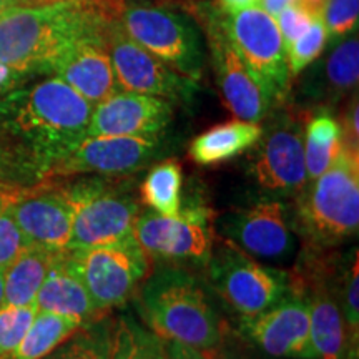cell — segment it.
<instances>
[{
  "label": "cell",
  "mask_w": 359,
  "mask_h": 359,
  "mask_svg": "<svg viewBox=\"0 0 359 359\" xmlns=\"http://www.w3.org/2000/svg\"><path fill=\"white\" fill-rule=\"evenodd\" d=\"M93 105L64 80L45 75L0 97V173L12 190L48 182L87 135Z\"/></svg>",
  "instance_id": "cell-1"
},
{
  "label": "cell",
  "mask_w": 359,
  "mask_h": 359,
  "mask_svg": "<svg viewBox=\"0 0 359 359\" xmlns=\"http://www.w3.org/2000/svg\"><path fill=\"white\" fill-rule=\"evenodd\" d=\"M122 0H45L0 12V62L47 75L67 48L102 32L122 12Z\"/></svg>",
  "instance_id": "cell-2"
},
{
  "label": "cell",
  "mask_w": 359,
  "mask_h": 359,
  "mask_svg": "<svg viewBox=\"0 0 359 359\" xmlns=\"http://www.w3.org/2000/svg\"><path fill=\"white\" fill-rule=\"evenodd\" d=\"M137 294L138 313L147 330L158 339L196 349H215L222 341V318L187 269H156L143 280Z\"/></svg>",
  "instance_id": "cell-3"
},
{
  "label": "cell",
  "mask_w": 359,
  "mask_h": 359,
  "mask_svg": "<svg viewBox=\"0 0 359 359\" xmlns=\"http://www.w3.org/2000/svg\"><path fill=\"white\" fill-rule=\"evenodd\" d=\"M294 230L308 251H327L359 226V150L344 143L334 163L296 195Z\"/></svg>",
  "instance_id": "cell-4"
},
{
  "label": "cell",
  "mask_w": 359,
  "mask_h": 359,
  "mask_svg": "<svg viewBox=\"0 0 359 359\" xmlns=\"http://www.w3.org/2000/svg\"><path fill=\"white\" fill-rule=\"evenodd\" d=\"M57 187L72 217L69 250L114 245L133 235L140 205L128 187L97 177Z\"/></svg>",
  "instance_id": "cell-5"
},
{
  "label": "cell",
  "mask_w": 359,
  "mask_h": 359,
  "mask_svg": "<svg viewBox=\"0 0 359 359\" xmlns=\"http://www.w3.org/2000/svg\"><path fill=\"white\" fill-rule=\"evenodd\" d=\"M205 266L213 290L240 316H255L294 294L291 273L257 262L228 240L213 245Z\"/></svg>",
  "instance_id": "cell-6"
},
{
  "label": "cell",
  "mask_w": 359,
  "mask_h": 359,
  "mask_svg": "<svg viewBox=\"0 0 359 359\" xmlns=\"http://www.w3.org/2000/svg\"><path fill=\"white\" fill-rule=\"evenodd\" d=\"M125 32L183 77L200 83L205 70L203 34L187 13L132 6L120 12Z\"/></svg>",
  "instance_id": "cell-7"
},
{
  "label": "cell",
  "mask_w": 359,
  "mask_h": 359,
  "mask_svg": "<svg viewBox=\"0 0 359 359\" xmlns=\"http://www.w3.org/2000/svg\"><path fill=\"white\" fill-rule=\"evenodd\" d=\"M67 255L102 316L127 303L150 275V258L133 235L114 245L69 250Z\"/></svg>",
  "instance_id": "cell-8"
},
{
  "label": "cell",
  "mask_w": 359,
  "mask_h": 359,
  "mask_svg": "<svg viewBox=\"0 0 359 359\" xmlns=\"http://www.w3.org/2000/svg\"><path fill=\"white\" fill-rule=\"evenodd\" d=\"M222 17L238 55L266 93L273 109L285 105L293 79L290 75L286 47L275 17L258 6L233 13L222 11Z\"/></svg>",
  "instance_id": "cell-9"
},
{
  "label": "cell",
  "mask_w": 359,
  "mask_h": 359,
  "mask_svg": "<svg viewBox=\"0 0 359 359\" xmlns=\"http://www.w3.org/2000/svg\"><path fill=\"white\" fill-rule=\"evenodd\" d=\"M262 135L251 148L250 173L273 196H296L308 183L302 115L281 109L264 116Z\"/></svg>",
  "instance_id": "cell-10"
},
{
  "label": "cell",
  "mask_w": 359,
  "mask_h": 359,
  "mask_svg": "<svg viewBox=\"0 0 359 359\" xmlns=\"http://www.w3.org/2000/svg\"><path fill=\"white\" fill-rule=\"evenodd\" d=\"M213 217L201 203L182 206L177 217L148 210L135 219L133 236L150 262L206 264L215 245Z\"/></svg>",
  "instance_id": "cell-11"
},
{
  "label": "cell",
  "mask_w": 359,
  "mask_h": 359,
  "mask_svg": "<svg viewBox=\"0 0 359 359\" xmlns=\"http://www.w3.org/2000/svg\"><path fill=\"white\" fill-rule=\"evenodd\" d=\"M195 12L203 27L210 60L223 103L236 118L262 123L264 116L271 111L273 103L238 55L235 45L224 29L222 11L217 4L201 2L196 6Z\"/></svg>",
  "instance_id": "cell-12"
},
{
  "label": "cell",
  "mask_w": 359,
  "mask_h": 359,
  "mask_svg": "<svg viewBox=\"0 0 359 359\" xmlns=\"http://www.w3.org/2000/svg\"><path fill=\"white\" fill-rule=\"evenodd\" d=\"M325 251H308L299 273H291L294 293L306 299L309 308V338L316 359H351L358 341L349 333L333 290L331 266Z\"/></svg>",
  "instance_id": "cell-13"
},
{
  "label": "cell",
  "mask_w": 359,
  "mask_h": 359,
  "mask_svg": "<svg viewBox=\"0 0 359 359\" xmlns=\"http://www.w3.org/2000/svg\"><path fill=\"white\" fill-rule=\"evenodd\" d=\"M105 40L116 83L123 92L160 97L173 103H190L198 93V82L180 75L135 42L125 32L120 15L109 22Z\"/></svg>",
  "instance_id": "cell-14"
},
{
  "label": "cell",
  "mask_w": 359,
  "mask_h": 359,
  "mask_svg": "<svg viewBox=\"0 0 359 359\" xmlns=\"http://www.w3.org/2000/svg\"><path fill=\"white\" fill-rule=\"evenodd\" d=\"M163 135L150 137H85L53 168L48 182L77 175L125 177L155 160L165 148Z\"/></svg>",
  "instance_id": "cell-15"
},
{
  "label": "cell",
  "mask_w": 359,
  "mask_h": 359,
  "mask_svg": "<svg viewBox=\"0 0 359 359\" xmlns=\"http://www.w3.org/2000/svg\"><path fill=\"white\" fill-rule=\"evenodd\" d=\"M224 240L255 259L283 262L296 250L293 219L278 198L259 200L236 210L219 223Z\"/></svg>",
  "instance_id": "cell-16"
},
{
  "label": "cell",
  "mask_w": 359,
  "mask_h": 359,
  "mask_svg": "<svg viewBox=\"0 0 359 359\" xmlns=\"http://www.w3.org/2000/svg\"><path fill=\"white\" fill-rule=\"evenodd\" d=\"M6 200L8 213L27 245L52 253H62L70 248V210L57 185L43 182L29 190L6 193Z\"/></svg>",
  "instance_id": "cell-17"
},
{
  "label": "cell",
  "mask_w": 359,
  "mask_h": 359,
  "mask_svg": "<svg viewBox=\"0 0 359 359\" xmlns=\"http://www.w3.org/2000/svg\"><path fill=\"white\" fill-rule=\"evenodd\" d=\"M240 330L269 356L316 359L309 338V308L299 293L255 316H241Z\"/></svg>",
  "instance_id": "cell-18"
},
{
  "label": "cell",
  "mask_w": 359,
  "mask_h": 359,
  "mask_svg": "<svg viewBox=\"0 0 359 359\" xmlns=\"http://www.w3.org/2000/svg\"><path fill=\"white\" fill-rule=\"evenodd\" d=\"M173 107L165 98L120 90L93 107L85 137L163 135L173 120Z\"/></svg>",
  "instance_id": "cell-19"
},
{
  "label": "cell",
  "mask_w": 359,
  "mask_h": 359,
  "mask_svg": "<svg viewBox=\"0 0 359 359\" xmlns=\"http://www.w3.org/2000/svg\"><path fill=\"white\" fill-rule=\"evenodd\" d=\"M105 30L107 27L67 48L47 74L64 80L93 107L120 92L107 48Z\"/></svg>",
  "instance_id": "cell-20"
},
{
  "label": "cell",
  "mask_w": 359,
  "mask_h": 359,
  "mask_svg": "<svg viewBox=\"0 0 359 359\" xmlns=\"http://www.w3.org/2000/svg\"><path fill=\"white\" fill-rule=\"evenodd\" d=\"M67 251L58 253L53 259L34 304L37 311L75 316L85 325H92L103 320V316L93 306L88 291L72 266Z\"/></svg>",
  "instance_id": "cell-21"
},
{
  "label": "cell",
  "mask_w": 359,
  "mask_h": 359,
  "mask_svg": "<svg viewBox=\"0 0 359 359\" xmlns=\"http://www.w3.org/2000/svg\"><path fill=\"white\" fill-rule=\"evenodd\" d=\"M359 79V40L346 37L336 42L333 52L313 69L303 83L308 100L333 103L351 93Z\"/></svg>",
  "instance_id": "cell-22"
},
{
  "label": "cell",
  "mask_w": 359,
  "mask_h": 359,
  "mask_svg": "<svg viewBox=\"0 0 359 359\" xmlns=\"http://www.w3.org/2000/svg\"><path fill=\"white\" fill-rule=\"evenodd\" d=\"M262 135V123L230 120L195 137L188 147V156L198 167H217L253 148Z\"/></svg>",
  "instance_id": "cell-23"
},
{
  "label": "cell",
  "mask_w": 359,
  "mask_h": 359,
  "mask_svg": "<svg viewBox=\"0 0 359 359\" xmlns=\"http://www.w3.org/2000/svg\"><path fill=\"white\" fill-rule=\"evenodd\" d=\"M58 253L29 245L4 269L6 306H35V298Z\"/></svg>",
  "instance_id": "cell-24"
},
{
  "label": "cell",
  "mask_w": 359,
  "mask_h": 359,
  "mask_svg": "<svg viewBox=\"0 0 359 359\" xmlns=\"http://www.w3.org/2000/svg\"><path fill=\"white\" fill-rule=\"evenodd\" d=\"M304 165L309 180L318 178L338 158L344 147L343 127L327 110H318L304 122Z\"/></svg>",
  "instance_id": "cell-25"
},
{
  "label": "cell",
  "mask_w": 359,
  "mask_h": 359,
  "mask_svg": "<svg viewBox=\"0 0 359 359\" xmlns=\"http://www.w3.org/2000/svg\"><path fill=\"white\" fill-rule=\"evenodd\" d=\"M83 326L80 318L37 311L20 343L0 359H42Z\"/></svg>",
  "instance_id": "cell-26"
},
{
  "label": "cell",
  "mask_w": 359,
  "mask_h": 359,
  "mask_svg": "<svg viewBox=\"0 0 359 359\" xmlns=\"http://www.w3.org/2000/svg\"><path fill=\"white\" fill-rule=\"evenodd\" d=\"M182 191V165L175 158H168L148 170L140 185V200L151 212L177 217L183 206Z\"/></svg>",
  "instance_id": "cell-27"
},
{
  "label": "cell",
  "mask_w": 359,
  "mask_h": 359,
  "mask_svg": "<svg viewBox=\"0 0 359 359\" xmlns=\"http://www.w3.org/2000/svg\"><path fill=\"white\" fill-rule=\"evenodd\" d=\"M109 359H167L165 343L130 316H120L110 330Z\"/></svg>",
  "instance_id": "cell-28"
},
{
  "label": "cell",
  "mask_w": 359,
  "mask_h": 359,
  "mask_svg": "<svg viewBox=\"0 0 359 359\" xmlns=\"http://www.w3.org/2000/svg\"><path fill=\"white\" fill-rule=\"evenodd\" d=\"M110 330L103 320L83 326L42 359H109Z\"/></svg>",
  "instance_id": "cell-29"
},
{
  "label": "cell",
  "mask_w": 359,
  "mask_h": 359,
  "mask_svg": "<svg viewBox=\"0 0 359 359\" xmlns=\"http://www.w3.org/2000/svg\"><path fill=\"white\" fill-rule=\"evenodd\" d=\"M341 276L333 278V290L338 299L349 333L358 341L359 330V258L358 250L353 248L344 264H341Z\"/></svg>",
  "instance_id": "cell-30"
},
{
  "label": "cell",
  "mask_w": 359,
  "mask_h": 359,
  "mask_svg": "<svg viewBox=\"0 0 359 359\" xmlns=\"http://www.w3.org/2000/svg\"><path fill=\"white\" fill-rule=\"evenodd\" d=\"M327 42L330 40H327L326 25L323 22V17H318L306 32L286 48L291 79L299 77V74H303L313 62H316L321 57Z\"/></svg>",
  "instance_id": "cell-31"
},
{
  "label": "cell",
  "mask_w": 359,
  "mask_h": 359,
  "mask_svg": "<svg viewBox=\"0 0 359 359\" xmlns=\"http://www.w3.org/2000/svg\"><path fill=\"white\" fill-rule=\"evenodd\" d=\"M35 306H0V358L12 351L32 325Z\"/></svg>",
  "instance_id": "cell-32"
},
{
  "label": "cell",
  "mask_w": 359,
  "mask_h": 359,
  "mask_svg": "<svg viewBox=\"0 0 359 359\" xmlns=\"http://www.w3.org/2000/svg\"><path fill=\"white\" fill-rule=\"evenodd\" d=\"M359 0H326L323 22L327 30V40L339 42L358 30Z\"/></svg>",
  "instance_id": "cell-33"
},
{
  "label": "cell",
  "mask_w": 359,
  "mask_h": 359,
  "mask_svg": "<svg viewBox=\"0 0 359 359\" xmlns=\"http://www.w3.org/2000/svg\"><path fill=\"white\" fill-rule=\"evenodd\" d=\"M27 241L7 210L6 193H0V271L27 248Z\"/></svg>",
  "instance_id": "cell-34"
},
{
  "label": "cell",
  "mask_w": 359,
  "mask_h": 359,
  "mask_svg": "<svg viewBox=\"0 0 359 359\" xmlns=\"http://www.w3.org/2000/svg\"><path fill=\"white\" fill-rule=\"evenodd\" d=\"M314 17L311 12L299 6V4H291V6L285 7L283 11L275 17L278 29L285 42V47L288 48L294 40H298L306 30L311 27L314 22Z\"/></svg>",
  "instance_id": "cell-35"
},
{
  "label": "cell",
  "mask_w": 359,
  "mask_h": 359,
  "mask_svg": "<svg viewBox=\"0 0 359 359\" xmlns=\"http://www.w3.org/2000/svg\"><path fill=\"white\" fill-rule=\"evenodd\" d=\"M341 127H343L344 143L354 150H359V105L356 93H354L353 100L349 102Z\"/></svg>",
  "instance_id": "cell-36"
},
{
  "label": "cell",
  "mask_w": 359,
  "mask_h": 359,
  "mask_svg": "<svg viewBox=\"0 0 359 359\" xmlns=\"http://www.w3.org/2000/svg\"><path fill=\"white\" fill-rule=\"evenodd\" d=\"M37 75L30 74V72L15 69V67L0 62V97L7 95L8 92L19 88L20 85L30 82Z\"/></svg>",
  "instance_id": "cell-37"
},
{
  "label": "cell",
  "mask_w": 359,
  "mask_h": 359,
  "mask_svg": "<svg viewBox=\"0 0 359 359\" xmlns=\"http://www.w3.org/2000/svg\"><path fill=\"white\" fill-rule=\"evenodd\" d=\"M163 343L167 359H218L215 349H196L175 341H163Z\"/></svg>",
  "instance_id": "cell-38"
},
{
  "label": "cell",
  "mask_w": 359,
  "mask_h": 359,
  "mask_svg": "<svg viewBox=\"0 0 359 359\" xmlns=\"http://www.w3.org/2000/svg\"><path fill=\"white\" fill-rule=\"evenodd\" d=\"M217 6L218 8H222L223 12L233 13V12L243 11V8L257 7L258 0H218Z\"/></svg>",
  "instance_id": "cell-39"
},
{
  "label": "cell",
  "mask_w": 359,
  "mask_h": 359,
  "mask_svg": "<svg viewBox=\"0 0 359 359\" xmlns=\"http://www.w3.org/2000/svg\"><path fill=\"white\" fill-rule=\"evenodd\" d=\"M296 0H258V7H262L264 12L271 17H276L283 8L294 4Z\"/></svg>",
  "instance_id": "cell-40"
},
{
  "label": "cell",
  "mask_w": 359,
  "mask_h": 359,
  "mask_svg": "<svg viewBox=\"0 0 359 359\" xmlns=\"http://www.w3.org/2000/svg\"><path fill=\"white\" fill-rule=\"evenodd\" d=\"M294 4H299V6L311 12L314 17H323V11H325L326 0H296Z\"/></svg>",
  "instance_id": "cell-41"
},
{
  "label": "cell",
  "mask_w": 359,
  "mask_h": 359,
  "mask_svg": "<svg viewBox=\"0 0 359 359\" xmlns=\"http://www.w3.org/2000/svg\"><path fill=\"white\" fill-rule=\"evenodd\" d=\"M45 2V0H0V12L8 11V8H19V7H30L35 4Z\"/></svg>",
  "instance_id": "cell-42"
},
{
  "label": "cell",
  "mask_w": 359,
  "mask_h": 359,
  "mask_svg": "<svg viewBox=\"0 0 359 359\" xmlns=\"http://www.w3.org/2000/svg\"><path fill=\"white\" fill-rule=\"evenodd\" d=\"M13 191H15V190H12V188L7 185V182L2 177V173H0V193H13Z\"/></svg>",
  "instance_id": "cell-43"
},
{
  "label": "cell",
  "mask_w": 359,
  "mask_h": 359,
  "mask_svg": "<svg viewBox=\"0 0 359 359\" xmlns=\"http://www.w3.org/2000/svg\"><path fill=\"white\" fill-rule=\"evenodd\" d=\"M4 303V271H0V306Z\"/></svg>",
  "instance_id": "cell-44"
},
{
  "label": "cell",
  "mask_w": 359,
  "mask_h": 359,
  "mask_svg": "<svg viewBox=\"0 0 359 359\" xmlns=\"http://www.w3.org/2000/svg\"><path fill=\"white\" fill-rule=\"evenodd\" d=\"M218 359H219V354H218Z\"/></svg>",
  "instance_id": "cell-45"
}]
</instances>
